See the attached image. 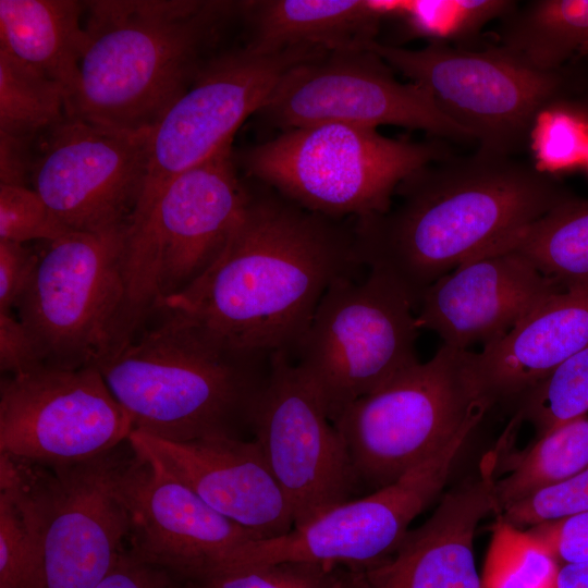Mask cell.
Listing matches in <instances>:
<instances>
[{
  "label": "cell",
  "instance_id": "1",
  "mask_svg": "<svg viewBox=\"0 0 588 588\" xmlns=\"http://www.w3.org/2000/svg\"><path fill=\"white\" fill-rule=\"evenodd\" d=\"M247 185L220 256L159 309L225 350L294 359L326 291L363 267L355 219L310 211L256 181Z\"/></svg>",
  "mask_w": 588,
  "mask_h": 588
},
{
  "label": "cell",
  "instance_id": "2",
  "mask_svg": "<svg viewBox=\"0 0 588 588\" xmlns=\"http://www.w3.org/2000/svg\"><path fill=\"white\" fill-rule=\"evenodd\" d=\"M396 204L355 220L363 267L414 304L438 279L519 233L571 196L534 163L481 147L430 162L396 187Z\"/></svg>",
  "mask_w": 588,
  "mask_h": 588
},
{
  "label": "cell",
  "instance_id": "3",
  "mask_svg": "<svg viewBox=\"0 0 588 588\" xmlns=\"http://www.w3.org/2000/svg\"><path fill=\"white\" fill-rule=\"evenodd\" d=\"M87 42L66 115L150 133L221 50L243 1H85Z\"/></svg>",
  "mask_w": 588,
  "mask_h": 588
},
{
  "label": "cell",
  "instance_id": "4",
  "mask_svg": "<svg viewBox=\"0 0 588 588\" xmlns=\"http://www.w3.org/2000/svg\"><path fill=\"white\" fill-rule=\"evenodd\" d=\"M162 314L97 365L134 430L176 442L250 432L271 358L238 354Z\"/></svg>",
  "mask_w": 588,
  "mask_h": 588
},
{
  "label": "cell",
  "instance_id": "5",
  "mask_svg": "<svg viewBox=\"0 0 588 588\" xmlns=\"http://www.w3.org/2000/svg\"><path fill=\"white\" fill-rule=\"evenodd\" d=\"M450 155L440 138L396 139L377 128L326 122L282 131L235 159L253 181L295 204L357 220L385 212L406 176Z\"/></svg>",
  "mask_w": 588,
  "mask_h": 588
},
{
  "label": "cell",
  "instance_id": "6",
  "mask_svg": "<svg viewBox=\"0 0 588 588\" xmlns=\"http://www.w3.org/2000/svg\"><path fill=\"white\" fill-rule=\"evenodd\" d=\"M247 195L230 140L175 176L145 221L128 230L126 294L113 353L145 327L166 299L188 287L217 260Z\"/></svg>",
  "mask_w": 588,
  "mask_h": 588
},
{
  "label": "cell",
  "instance_id": "7",
  "mask_svg": "<svg viewBox=\"0 0 588 588\" xmlns=\"http://www.w3.org/2000/svg\"><path fill=\"white\" fill-rule=\"evenodd\" d=\"M493 404L476 353L442 345L428 362L359 397L332 422L358 488L372 492L428 460L467 426L479 424Z\"/></svg>",
  "mask_w": 588,
  "mask_h": 588
},
{
  "label": "cell",
  "instance_id": "8",
  "mask_svg": "<svg viewBox=\"0 0 588 588\" xmlns=\"http://www.w3.org/2000/svg\"><path fill=\"white\" fill-rule=\"evenodd\" d=\"M416 305L393 280L368 270L335 280L293 359L333 421L350 404L417 364Z\"/></svg>",
  "mask_w": 588,
  "mask_h": 588
},
{
  "label": "cell",
  "instance_id": "9",
  "mask_svg": "<svg viewBox=\"0 0 588 588\" xmlns=\"http://www.w3.org/2000/svg\"><path fill=\"white\" fill-rule=\"evenodd\" d=\"M128 230L71 231L38 253L16 309L44 365L97 366L112 353Z\"/></svg>",
  "mask_w": 588,
  "mask_h": 588
},
{
  "label": "cell",
  "instance_id": "10",
  "mask_svg": "<svg viewBox=\"0 0 588 588\" xmlns=\"http://www.w3.org/2000/svg\"><path fill=\"white\" fill-rule=\"evenodd\" d=\"M360 49L425 87L479 147L509 156L529 144L536 117L567 99L572 85L565 66L538 70L498 45L474 50L429 42L405 49L371 40Z\"/></svg>",
  "mask_w": 588,
  "mask_h": 588
},
{
  "label": "cell",
  "instance_id": "11",
  "mask_svg": "<svg viewBox=\"0 0 588 588\" xmlns=\"http://www.w3.org/2000/svg\"><path fill=\"white\" fill-rule=\"evenodd\" d=\"M327 51L294 47L260 52L245 45L223 49L211 58L149 134L147 177L131 229L145 221L175 176L233 140L242 123L266 105L287 71Z\"/></svg>",
  "mask_w": 588,
  "mask_h": 588
},
{
  "label": "cell",
  "instance_id": "12",
  "mask_svg": "<svg viewBox=\"0 0 588 588\" xmlns=\"http://www.w3.org/2000/svg\"><path fill=\"white\" fill-rule=\"evenodd\" d=\"M477 426L464 428L393 483L341 503L282 536L253 540L219 569L307 562L360 572L378 565L394 553L413 519L441 492Z\"/></svg>",
  "mask_w": 588,
  "mask_h": 588
},
{
  "label": "cell",
  "instance_id": "13",
  "mask_svg": "<svg viewBox=\"0 0 588 588\" xmlns=\"http://www.w3.org/2000/svg\"><path fill=\"white\" fill-rule=\"evenodd\" d=\"M256 114L281 132L339 122L402 126L456 143L475 140L425 87L401 83L381 58L365 49L327 51L292 68Z\"/></svg>",
  "mask_w": 588,
  "mask_h": 588
},
{
  "label": "cell",
  "instance_id": "14",
  "mask_svg": "<svg viewBox=\"0 0 588 588\" xmlns=\"http://www.w3.org/2000/svg\"><path fill=\"white\" fill-rule=\"evenodd\" d=\"M132 418L97 366L41 365L0 384V453L45 466L102 456L127 442Z\"/></svg>",
  "mask_w": 588,
  "mask_h": 588
},
{
  "label": "cell",
  "instance_id": "15",
  "mask_svg": "<svg viewBox=\"0 0 588 588\" xmlns=\"http://www.w3.org/2000/svg\"><path fill=\"white\" fill-rule=\"evenodd\" d=\"M113 450L66 466L26 462L36 512L40 588H96L130 539L131 519Z\"/></svg>",
  "mask_w": 588,
  "mask_h": 588
},
{
  "label": "cell",
  "instance_id": "16",
  "mask_svg": "<svg viewBox=\"0 0 588 588\" xmlns=\"http://www.w3.org/2000/svg\"><path fill=\"white\" fill-rule=\"evenodd\" d=\"M149 134L65 115L36 140L33 188L70 231L131 226L147 177Z\"/></svg>",
  "mask_w": 588,
  "mask_h": 588
},
{
  "label": "cell",
  "instance_id": "17",
  "mask_svg": "<svg viewBox=\"0 0 588 588\" xmlns=\"http://www.w3.org/2000/svg\"><path fill=\"white\" fill-rule=\"evenodd\" d=\"M250 433L291 504L294 527L358 492L341 434L318 393L284 354L271 357Z\"/></svg>",
  "mask_w": 588,
  "mask_h": 588
},
{
  "label": "cell",
  "instance_id": "18",
  "mask_svg": "<svg viewBox=\"0 0 588 588\" xmlns=\"http://www.w3.org/2000/svg\"><path fill=\"white\" fill-rule=\"evenodd\" d=\"M119 483L131 519L128 549L186 584L218 569L258 540L132 448Z\"/></svg>",
  "mask_w": 588,
  "mask_h": 588
},
{
  "label": "cell",
  "instance_id": "19",
  "mask_svg": "<svg viewBox=\"0 0 588 588\" xmlns=\"http://www.w3.org/2000/svg\"><path fill=\"white\" fill-rule=\"evenodd\" d=\"M128 443L137 455L258 540L272 539L294 528L291 504L253 438L213 437L176 442L133 430Z\"/></svg>",
  "mask_w": 588,
  "mask_h": 588
},
{
  "label": "cell",
  "instance_id": "20",
  "mask_svg": "<svg viewBox=\"0 0 588 588\" xmlns=\"http://www.w3.org/2000/svg\"><path fill=\"white\" fill-rule=\"evenodd\" d=\"M528 260L512 252H488L438 279L421 295L419 329L443 345L469 351L506 335L551 294L561 291Z\"/></svg>",
  "mask_w": 588,
  "mask_h": 588
},
{
  "label": "cell",
  "instance_id": "21",
  "mask_svg": "<svg viewBox=\"0 0 588 588\" xmlns=\"http://www.w3.org/2000/svg\"><path fill=\"white\" fill-rule=\"evenodd\" d=\"M494 471V460L488 457L478 477L445 493L391 556L352 572V588H482L474 538L486 516L500 513Z\"/></svg>",
  "mask_w": 588,
  "mask_h": 588
},
{
  "label": "cell",
  "instance_id": "22",
  "mask_svg": "<svg viewBox=\"0 0 588 588\" xmlns=\"http://www.w3.org/2000/svg\"><path fill=\"white\" fill-rule=\"evenodd\" d=\"M588 345V285L544 298L506 335L476 353L483 388L495 403L523 396Z\"/></svg>",
  "mask_w": 588,
  "mask_h": 588
},
{
  "label": "cell",
  "instance_id": "23",
  "mask_svg": "<svg viewBox=\"0 0 588 588\" xmlns=\"http://www.w3.org/2000/svg\"><path fill=\"white\" fill-rule=\"evenodd\" d=\"M391 10V1H243L242 20L248 30L245 45L260 52L294 47L360 50L364 44L377 40Z\"/></svg>",
  "mask_w": 588,
  "mask_h": 588
},
{
  "label": "cell",
  "instance_id": "24",
  "mask_svg": "<svg viewBox=\"0 0 588 588\" xmlns=\"http://www.w3.org/2000/svg\"><path fill=\"white\" fill-rule=\"evenodd\" d=\"M85 1L0 0V50L75 91L87 36Z\"/></svg>",
  "mask_w": 588,
  "mask_h": 588
},
{
  "label": "cell",
  "instance_id": "25",
  "mask_svg": "<svg viewBox=\"0 0 588 588\" xmlns=\"http://www.w3.org/2000/svg\"><path fill=\"white\" fill-rule=\"evenodd\" d=\"M588 44V0H535L500 19L498 46L538 70L565 66Z\"/></svg>",
  "mask_w": 588,
  "mask_h": 588
},
{
  "label": "cell",
  "instance_id": "26",
  "mask_svg": "<svg viewBox=\"0 0 588 588\" xmlns=\"http://www.w3.org/2000/svg\"><path fill=\"white\" fill-rule=\"evenodd\" d=\"M488 252L524 257L562 290L588 285V200L571 195Z\"/></svg>",
  "mask_w": 588,
  "mask_h": 588
},
{
  "label": "cell",
  "instance_id": "27",
  "mask_svg": "<svg viewBox=\"0 0 588 588\" xmlns=\"http://www.w3.org/2000/svg\"><path fill=\"white\" fill-rule=\"evenodd\" d=\"M0 588H40L37 512L27 463L0 453Z\"/></svg>",
  "mask_w": 588,
  "mask_h": 588
},
{
  "label": "cell",
  "instance_id": "28",
  "mask_svg": "<svg viewBox=\"0 0 588 588\" xmlns=\"http://www.w3.org/2000/svg\"><path fill=\"white\" fill-rule=\"evenodd\" d=\"M588 468V417L569 420L540 436L514 460L511 473L495 478L500 513L505 507ZM499 513V514H500Z\"/></svg>",
  "mask_w": 588,
  "mask_h": 588
},
{
  "label": "cell",
  "instance_id": "29",
  "mask_svg": "<svg viewBox=\"0 0 588 588\" xmlns=\"http://www.w3.org/2000/svg\"><path fill=\"white\" fill-rule=\"evenodd\" d=\"M65 115L63 86L0 50V134L36 140Z\"/></svg>",
  "mask_w": 588,
  "mask_h": 588
},
{
  "label": "cell",
  "instance_id": "30",
  "mask_svg": "<svg viewBox=\"0 0 588 588\" xmlns=\"http://www.w3.org/2000/svg\"><path fill=\"white\" fill-rule=\"evenodd\" d=\"M516 4L510 0L394 1L392 17L402 21L412 36L469 49L487 23L500 20Z\"/></svg>",
  "mask_w": 588,
  "mask_h": 588
},
{
  "label": "cell",
  "instance_id": "31",
  "mask_svg": "<svg viewBox=\"0 0 588 588\" xmlns=\"http://www.w3.org/2000/svg\"><path fill=\"white\" fill-rule=\"evenodd\" d=\"M560 566L538 537L498 516L492 526L482 588H555Z\"/></svg>",
  "mask_w": 588,
  "mask_h": 588
},
{
  "label": "cell",
  "instance_id": "32",
  "mask_svg": "<svg viewBox=\"0 0 588 588\" xmlns=\"http://www.w3.org/2000/svg\"><path fill=\"white\" fill-rule=\"evenodd\" d=\"M517 414L530 420L537 438L588 413V345L523 395Z\"/></svg>",
  "mask_w": 588,
  "mask_h": 588
},
{
  "label": "cell",
  "instance_id": "33",
  "mask_svg": "<svg viewBox=\"0 0 588 588\" xmlns=\"http://www.w3.org/2000/svg\"><path fill=\"white\" fill-rule=\"evenodd\" d=\"M535 167L554 175L585 166L588 155V110L568 99L539 112L530 131Z\"/></svg>",
  "mask_w": 588,
  "mask_h": 588
},
{
  "label": "cell",
  "instance_id": "34",
  "mask_svg": "<svg viewBox=\"0 0 588 588\" xmlns=\"http://www.w3.org/2000/svg\"><path fill=\"white\" fill-rule=\"evenodd\" d=\"M189 588H352V572L307 562L226 567L187 584Z\"/></svg>",
  "mask_w": 588,
  "mask_h": 588
},
{
  "label": "cell",
  "instance_id": "35",
  "mask_svg": "<svg viewBox=\"0 0 588 588\" xmlns=\"http://www.w3.org/2000/svg\"><path fill=\"white\" fill-rule=\"evenodd\" d=\"M69 232L34 188L0 185V240L47 243Z\"/></svg>",
  "mask_w": 588,
  "mask_h": 588
},
{
  "label": "cell",
  "instance_id": "36",
  "mask_svg": "<svg viewBox=\"0 0 588 588\" xmlns=\"http://www.w3.org/2000/svg\"><path fill=\"white\" fill-rule=\"evenodd\" d=\"M588 511V468L561 483L537 491L501 511L499 517L520 528Z\"/></svg>",
  "mask_w": 588,
  "mask_h": 588
},
{
  "label": "cell",
  "instance_id": "37",
  "mask_svg": "<svg viewBox=\"0 0 588 588\" xmlns=\"http://www.w3.org/2000/svg\"><path fill=\"white\" fill-rule=\"evenodd\" d=\"M560 564L588 561V511L529 529Z\"/></svg>",
  "mask_w": 588,
  "mask_h": 588
},
{
  "label": "cell",
  "instance_id": "38",
  "mask_svg": "<svg viewBox=\"0 0 588 588\" xmlns=\"http://www.w3.org/2000/svg\"><path fill=\"white\" fill-rule=\"evenodd\" d=\"M38 253L22 243L0 240V313H12L27 285Z\"/></svg>",
  "mask_w": 588,
  "mask_h": 588
},
{
  "label": "cell",
  "instance_id": "39",
  "mask_svg": "<svg viewBox=\"0 0 588 588\" xmlns=\"http://www.w3.org/2000/svg\"><path fill=\"white\" fill-rule=\"evenodd\" d=\"M96 588H189L170 572L147 563L130 549Z\"/></svg>",
  "mask_w": 588,
  "mask_h": 588
},
{
  "label": "cell",
  "instance_id": "40",
  "mask_svg": "<svg viewBox=\"0 0 588 588\" xmlns=\"http://www.w3.org/2000/svg\"><path fill=\"white\" fill-rule=\"evenodd\" d=\"M44 365L37 348L19 318L0 313V369L5 376L30 371Z\"/></svg>",
  "mask_w": 588,
  "mask_h": 588
},
{
  "label": "cell",
  "instance_id": "41",
  "mask_svg": "<svg viewBox=\"0 0 588 588\" xmlns=\"http://www.w3.org/2000/svg\"><path fill=\"white\" fill-rule=\"evenodd\" d=\"M36 140L0 134V185L26 186Z\"/></svg>",
  "mask_w": 588,
  "mask_h": 588
},
{
  "label": "cell",
  "instance_id": "42",
  "mask_svg": "<svg viewBox=\"0 0 588 588\" xmlns=\"http://www.w3.org/2000/svg\"><path fill=\"white\" fill-rule=\"evenodd\" d=\"M555 588H588V561L561 564Z\"/></svg>",
  "mask_w": 588,
  "mask_h": 588
},
{
  "label": "cell",
  "instance_id": "43",
  "mask_svg": "<svg viewBox=\"0 0 588 588\" xmlns=\"http://www.w3.org/2000/svg\"><path fill=\"white\" fill-rule=\"evenodd\" d=\"M585 167H586L587 170H588V155H587V159H586V162H585Z\"/></svg>",
  "mask_w": 588,
  "mask_h": 588
}]
</instances>
